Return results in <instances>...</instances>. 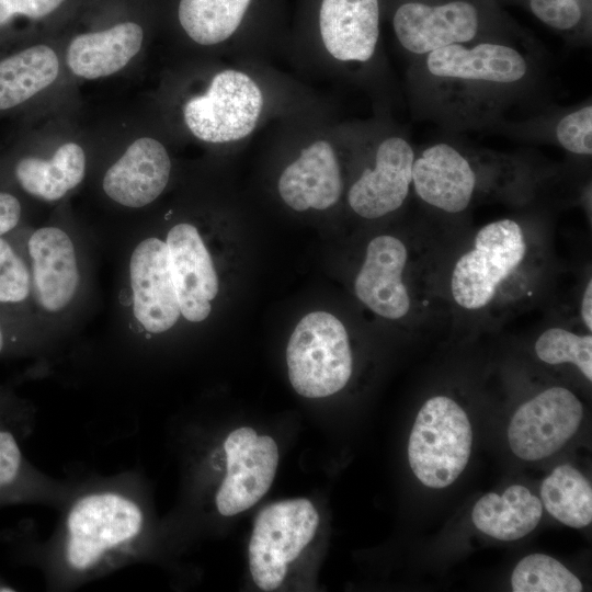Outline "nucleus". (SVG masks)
I'll use <instances>...</instances> for the list:
<instances>
[{
    "instance_id": "18",
    "label": "nucleus",
    "mask_w": 592,
    "mask_h": 592,
    "mask_svg": "<svg viewBox=\"0 0 592 592\" xmlns=\"http://www.w3.org/2000/svg\"><path fill=\"white\" fill-rule=\"evenodd\" d=\"M425 65L436 78L503 84L521 81L528 70L517 49L493 42L453 44L433 50L426 55Z\"/></svg>"
},
{
    "instance_id": "36",
    "label": "nucleus",
    "mask_w": 592,
    "mask_h": 592,
    "mask_svg": "<svg viewBox=\"0 0 592 592\" xmlns=\"http://www.w3.org/2000/svg\"><path fill=\"white\" fill-rule=\"evenodd\" d=\"M0 591L1 592H9V591H16V589L11 585L9 582H7L1 576H0Z\"/></svg>"
},
{
    "instance_id": "32",
    "label": "nucleus",
    "mask_w": 592,
    "mask_h": 592,
    "mask_svg": "<svg viewBox=\"0 0 592 592\" xmlns=\"http://www.w3.org/2000/svg\"><path fill=\"white\" fill-rule=\"evenodd\" d=\"M23 217L20 198L12 192L0 189V237L10 236Z\"/></svg>"
},
{
    "instance_id": "3",
    "label": "nucleus",
    "mask_w": 592,
    "mask_h": 592,
    "mask_svg": "<svg viewBox=\"0 0 592 592\" xmlns=\"http://www.w3.org/2000/svg\"><path fill=\"white\" fill-rule=\"evenodd\" d=\"M471 443V425L463 408L446 396L432 397L419 410L410 433V467L424 486L445 488L465 469Z\"/></svg>"
},
{
    "instance_id": "11",
    "label": "nucleus",
    "mask_w": 592,
    "mask_h": 592,
    "mask_svg": "<svg viewBox=\"0 0 592 592\" xmlns=\"http://www.w3.org/2000/svg\"><path fill=\"white\" fill-rule=\"evenodd\" d=\"M32 281V303L45 315L65 312L80 286L77 249L70 235L57 226L33 230L24 241Z\"/></svg>"
},
{
    "instance_id": "1",
    "label": "nucleus",
    "mask_w": 592,
    "mask_h": 592,
    "mask_svg": "<svg viewBox=\"0 0 592 592\" xmlns=\"http://www.w3.org/2000/svg\"><path fill=\"white\" fill-rule=\"evenodd\" d=\"M71 477V491L47 538L38 539L30 522L2 535L14 561L37 569L48 591L77 589L153 554L156 525L138 469Z\"/></svg>"
},
{
    "instance_id": "17",
    "label": "nucleus",
    "mask_w": 592,
    "mask_h": 592,
    "mask_svg": "<svg viewBox=\"0 0 592 592\" xmlns=\"http://www.w3.org/2000/svg\"><path fill=\"white\" fill-rule=\"evenodd\" d=\"M476 182L469 160L448 144L429 146L414 158V192L424 203L442 212H464L473 200Z\"/></svg>"
},
{
    "instance_id": "25",
    "label": "nucleus",
    "mask_w": 592,
    "mask_h": 592,
    "mask_svg": "<svg viewBox=\"0 0 592 592\" xmlns=\"http://www.w3.org/2000/svg\"><path fill=\"white\" fill-rule=\"evenodd\" d=\"M251 0H180L179 21L187 36L203 46L225 42L240 26Z\"/></svg>"
},
{
    "instance_id": "31",
    "label": "nucleus",
    "mask_w": 592,
    "mask_h": 592,
    "mask_svg": "<svg viewBox=\"0 0 592 592\" xmlns=\"http://www.w3.org/2000/svg\"><path fill=\"white\" fill-rule=\"evenodd\" d=\"M559 145L576 155L592 153V106L587 104L562 116L555 128Z\"/></svg>"
},
{
    "instance_id": "26",
    "label": "nucleus",
    "mask_w": 592,
    "mask_h": 592,
    "mask_svg": "<svg viewBox=\"0 0 592 592\" xmlns=\"http://www.w3.org/2000/svg\"><path fill=\"white\" fill-rule=\"evenodd\" d=\"M547 512L570 527H584L592 521V489L587 478L573 466H557L540 486Z\"/></svg>"
},
{
    "instance_id": "27",
    "label": "nucleus",
    "mask_w": 592,
    "mask_h": 592,
    "mask_svg": "<svg viewBox=\"0 0 592 592\" xmlns=\"http://www.w3.org/2000/svg\"><path fill=\"white\" fill-rule=\"evenodd\" d=\"M31 301V271L24 246L12 235L0 237V309L9 317Z\"/></svg>"
},
{
    "instance_id": "21",
    "label": "nucleus",
    "mask_w": 592,
    "mask_h": 592,
    "mask_svg": "<svg viewBox=\"0 0 592 592\" xmlns=\"http://www.w3.org/2000/svg\"><path fill=\"white\" fill-rule=\"evenodd\" d=\"M143 41V29L134 22L79 34L67 48V65L80 78L91 80L107 77L127 66L140 50Z\"/></svg>"
},
{
    "instance_id": "12",
    "label": "nucleus",
    "mask_w": 592,
    "mask_h": 592,
    "mask_svg": "<svg viewBox=\"0 0 592 592\" xmlns=\"http://www.w3.org/2000/svg\"><path fill=\"white\" fill-rule=\"evenodd\" d=\"M133 317L148 335L170 330L181 316L164 240L147 237L132 251L128 263Z\"/></svg>"
},
{
    "instance_id": "9",
    "label": "nucleus",
    "mask_w": 592,
    "mask_h": 592,
    "mask_svg": "<svg viewBox=\"0 0 592 592\" xmlns=\"http://www.w3.org/2000/svg\"><path fill=\"white\" fill-rule=\"evenodd\" d=\"M35 417L0 415V509L41 504L59 510L68 498L71 475L56 479L26 456L23 443L34 430Z\"/></svg>"
},
{
    "instance_id": "30",
    "label": "nucleus",
    "mask_w": 592,
    "mask_h": 592,
    "mask_svg": "<svg viewBox=\"0 0 592 592\" xmlns=\"http://www.w3.org/2000/svg\"><path fill=\"white\" fill-rule=\"evenodd\" d=\"M532 14L548 27L569 32L590 15L591 0H527Z\"/></svg>"
},
{
    "instance_id": "23",
    "label": "nucleus",
    "mask_w": 592,
    "mask_h": 592,
    "mask_svg": "<svg viewBox=\"0 0 592 592\" xmlns=\"http://www.w3.org/2000/svg\"><path fill=\"white\" fill-rule=\"evenodd\" d=\"M542 514V501L527 488L513 485L502 496L489 492L480 498L473 509V522L482 533L509 542L531 533Z\"/></svg>"
},
{
    "instance_id": "20",
    "label": "nucleus",
    "mask_w": 592,
    "mask_h": 592,
    "mask_svg": "<svg viewBox=\"0 0 592 592\" xmlns=\"http://www.w3.org/2000/svg\"><path fill=\"white\" fill-rule=\"evenodd\" d=\"M277 187L282 200L294 210L333 206L342 194L343 181L332 145L319 139L304 148L284 169Z\"/></svg>"
},
{
    "instance_id": "16",
    "label": "nucleus",
    "mask_w": 592,
    "mask_h": 592,
    "mask_svg": "<svg viewBox=\"0 0 592 592\" xmlns=\"http://www.w3.org/2000/svg\"><path fill=\"white\" fill-rule=\"evenodd\" d=\"M171 174L166 147L151 137H140L105 172L102 189L113 202L140 208L157 200Z\"/></svg>"
},
{
    "instance_id": "19",
    "label": "nucleus",
    "mask_w": 592,
    "mask_h": 592,
    "mask_svg": "<svg viewBox=\"0 0 592 592\" xmlns=\"http://www.w3.org/2000/svg\"><path fill=\"white\" fill-rule=\"evenodd\" d=\"M379 0H322L319 31L327 53L343 62H366L379 39Z\"/></svg>"
},
{
    "instance_id": "29",
    "label": "nucleus",
    "mask_w": 592,
    "mask_h": 592,
    "mask_svg": "<svg viewBox=\"0 0 592 592\" xmlns=\"http://www.w3.org/2000/svg\"><path fill=\"white\" fill-rule=\"evenodd\" d=\"M537 357L547 364L571 363L592 380V335H579L563 328H549L535 342Z\"/></svg>"
},
{
    "instance_id": "7",
    "label": "nucleus",
    "mask_w": 592,
    "mask_h": 592,
    "mask_svg": "<svg viewBox=\"0 0 592 592\" xmlns=\"http://www.w3.org/2000/svg\"><path fill=\"white\" fill-rule=\"evenodd\" d=\"M482 22L477 0H407L396 9L392 29L406 50L422 56L471 42Z\"/></svg>"
},
{
    "instance_id": "6",
    "label": "nucleus",
    "mask_w": 592,
    "mask_h": 592,
    "mask_svg": "<svg viewBox=\"0 0 592 592\" xmlns=\"http://www.w3.org/2000/svg\"><path fill=\"white\" fill-rule=\"evenodd\" d=\"M319 514L308 499L274 502L259 512L249 543L253 582L263 591L277 589L287 567L314 538Z\"/></svg>"
},
{
    "instance_id": "34",
    "label": "nucleus",
    "mask_w": 592,
    "mask_h": 592,
    "mask_svg": "<svg viewBox=\"0 0 592 592\" xmlns=\"http://www.w3.org/2000/svg\"><path fill=\"white\" fill-rule=\"evenodd\" d=\"M0 415L35 417L33 406L19 398L11 389L0 387Z\"/></svg>"
},
{
    "instance_id": "14",
    "label": "nucleus",
    "mask_w": 592,
    "mask_h": 592,
    "mask_svg": "<svg viewBox=\"0 0 592 592\" xmlns=\"http://www.w3.org/2000/svg\"><path fill=\"white\" fill-rule=\"evenodd\" d=\"M166 243L181 315L190 322H201L218 294L212 257L197 228L189 223L171 227Z\"/></svg>"
},
{
    "instance_id": "28",
    "label": "nucleus",
    "mask_w": 592,
    "mask_h": 592,
    "mask_svg": "<svg viewBox=\"0 0 592 592\" xmlns=\"http://www.w3.org/2000/svg\"><path fill=\"white\" fill-rule=\"evenodd\" d=\"M514 592H580V580L561 562L544 554L523 558L511 577Z\"/></svg>"
},
{
    "instance_id": "5",
    "label": "nucleus",
    "mask_w": 592,
    "mask_h": 592,
    "mask_svg": "<svg viewBox=\"0 0 592 592\" xmlns=\"http://www.w3.org/2000/svg\"><path fill=\"white\" fill-rule=\"evenodd\" d=\"M264 105L259 84L246 72L221 70L202 94L183 105V119L197 139L210 144L238 141L257 127Z\"/></svg>"
},
{
    "instance_id": "8",
    "label": "nucleus",
    "mask_w": 592,
    "mask_h": 592,
    "mask_svg": "<svg viewBox=\"0 0 592 592\" xmlns=\"http://www.w3.org/2000/svg\"><path fill=\"white\" fill-rule=\"evenodd\" d=\"M226 475L214 502L223 516H232L254 505L270 489L278 465L275 441L248 426L231 431L224 441Z\"/></svg>"
},
{
    "instance_id": "4",
    "label": "nucleus",
    "mask_w": 592,
    "mask_h": 592,
    "mask_svg": "<svg viewBox=\"0 0 592 592\" xmlns=\"http://www.w3.org/2000/svg\"><path fill=\"white\" fill-rule=\"evenodd\" d=\"M526 251L524 231L515 220L503 218L481 227L473 248L453 267L454 301L470 311L487 307L500 285L521 265Z\"/></svg>"
},
{
    "instance_id": "33",
    "label": "nucleus",
    "mask_w": 592,
    "mask_h": 592,
    "mask_svg": "<svg viewBox=\"0 0 592 592\" xmlns=\"http://www.w3.org/2000/svg\"><path fill=\"white\" fill-rule=\"evenodd\" d=\"M8 318L0 309V357L25 353L31 349V343L26 338L8 325Z\"/></svg>"
},
{
    "instance_id": "37",
    "label": "nucleus",
    "mask_w": 592,
    "mask_h": 592,
    "mask_svg": "<svg viewBox=\"0 0 592 592\" xmlns=\"http://www.w3.org/2000/svg\"><path fill=\"white\" fill-rule=\"evenodd\" d=\"M485 2L491 4V0H483Z\"/></svg>"
},
{
    "instance_id": "13",
    "label": "nucleus",
    "mask_w": 592,
    "mask_h": 592,
    "mask_svg": "<svg viewBox=\"0 0 592 592\" xmlns=\"http://www.w3.org/2000/svg\"><path fill=\"white\" fill-rule=\"evenodd\" d=\"M414 158L412 146L403 137L382 140L374 167L364 170L349 190L348 202L353 212L374 219L397 210L409 194Z\"/></svg>"
},
{
    "instance_id": "15",
    "label": "nucleus",
    "mask_w": 592,
    "mask_h": 592,
    "mask_svg": "<svg viewBox=\"0 0 592 592\" xmlns=\"http://www.w3.org/2000/svg\"><path fill=\"white\" fill-rule=\"evenodd\" d=\"M408 252L405 243L391 235L373 238L355 277L356 297L376 315L390 320L403 318L411 299L403 283Z\"/></svg>"
},
{
    "instance_id": "24",
    "label": "nucleus",
    "mask_w": 592,
    "mask_h": 592,
    "mask_svg": "<svg viewBox=\"0 0 592 592\" xmlns=\"http://www.w3.org/2000/svg\"><path fill=\"white\" fill-rule=\"evenodd\" d=\"M59 60L47 45H33L0 58V113L18 109L58 77Z\"/></svg>"
},
{
    "instance_id": "35",
    "label": "nucleus",
    "mask_w": 592,
    "mask_h": 592,
    "mask_svg": "<svg viewBox=\"0 0 592 592\" xmlns=\"http://www.w3.org/2000/svg\"><path fill=\"white\" fill-rule=\"evenodd\" d=\"M581 319L589 331H592V280H589L581 299Z\"/></svg>"
},
{
    "instance_id": "22",
    "label": "nucleus",
    "mask_w": 592,
    "mask_h": 592,
    "mask_svg": "<svg viewBox=\"0 0 592 592\" xmlns=\"http://www.w3.org/2000/svg\"><path fill=\"white\" fill-rule=\"evenodd\" d=\"M11 173L26 194L45 202H55L82 182L86 153L80 145L66 143L48 159L34 155L18 158Z\"/></svg>"
},
{
    "instance_id": "2",
    "label": "nucleus",
    "mask_w": 592,
    "mask_h": 592,
    "mask_svg": "<svg viewBox=\"0 0 592 592\" xmlns=\"http://www.w3.org/2000/svg\"><path fill=\"white\" fill-rule=\"evenodd\" d=\"M289 382L306 398L341 390L352 374V353L343 323L332 314L306 315L294 329L286 349Z\"/></svg>"
},
{
    "instance_id": "10",
    "label": "nucleus",
    "mask_w": 592,
    "mask_h": 592,
    "mask_svg": "<svg viewBox=\"0 0 592 592\" xmlns=\"http://www.w3.org/2000/svg\"><path fill=\"white\" fill-rule=\"evenodd\" d=\"M582 405L569 389L548 388L521 405L508 428L513 453L525 460L550 456L577 432Z\"/></svg>"
}]
</instances>
